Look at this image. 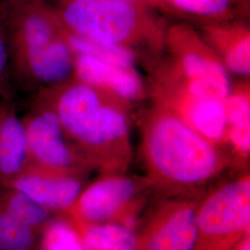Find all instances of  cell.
Masks as SVG:
<instances>
[{"label": "cell", "mask_w": 250, "mask_h": 250, "mask_svg": "<svg viewBox=\"0 0 250 250\" xmlns=\"http://www.w3.org/2000/svg\"><path fill=\"white\" fill-rule=\"evenodd\" d=\"M36 94L53 108L66 138L91 170L127 172L133 160V105L73 76Z\"/></svg>", "instance_id": "cell-1"}, {"label": "cell", "mask_w": 250, "mask_h": 250, "mask_svg": "<svg viewBox=\"0 0 250 250\" xmlns=\"http://www.w3.org/2000/svg\"><path fill=\"white\" fill-rule=\"evenodd\" d=\"M137 122L146 178L166 195L197 194L231 166L227 152L165 108L152 104Z\"/></svg>", "instance_id": "cell-2"}, {"label": "cell", "mask_w": 250, "mask_h": 250, "mask_svg": "<svg viewBox=\"0 0 250 250\" xmlns=\"http://www.w3.org/2000/svg\"><path fill=\"white\" fill-rule=\"evenodd\" d=\"M0 9L9 33L13 79L39 89L72 77L74 54L55 7L44 0H2Z\"/></svg>", "instance_id": "cell-3"}, {"label": "cell", "mask_w": 250, "mask_h": 250, "mask_svg": "<svg viewBox=\"0 0 250 250\" xmlns=\"http://www.w3.org/2000/svg\"><path fill=\"white\" fill-rule=\"evenodd\" d=\"M74 35L136 50L146 58L164 52L168 24L159 11L126 0H68L54 6Z\"/></svg>", "instance_id": "cell-4"}, {"label": "cell", "mask_w": 250, "mask_h": 250, "mask_svg": "<svg viewBox=\"0 0 250 250\" xmlns=\"http://www.w3.org/2000/svg\"><path fill=\"white\" fill-rule=\"evenodd\" d=\"M143 64L152 104L181 118L216 146H225L224 100L208 98L198 92L164 52L147 58Z\"/></svg>", "instance_id": "cell-5"}, {"label": "cell", "mask_w": 250, "mask_h": 250, "mask_svg": "<svg viewBox=\"0 0 250 250\" xmlns=\"http://www.w3.org/2000/svg\"><path fill=\"white\" fill-rule=\"evenodd\" d=\"M192 250H232L250 232V177L245 171L203 196Z\"/></svg>", "instance_id": "cell-6"}, {"label": "cell", "mask_w": 250, "mask_h": 250, "mask_svg": "<svg viewBox=\"0 0 250 250\" xmlns=\"http://www.w3.org/2000/svg\"><path fill=\"white\" fill-rule=\"evenodd\" d=\"M21 121L28 150L25 170L85 177L91 169L66 138L59 118L45 99L36 94Z\"/></svg>", "instance_id": "cell-7"}, {"label": "cell", "mask_w": 250, "mask_h": 250, "mask_svg": "<svg viewBox=\"0 0 250 250\" xmlns=\"http://www.w3.org/2000/svg\"><path fill=\"white\" fill-rule=\"evenodd\" d=\"M164 53L202 95L226 99L232 86L230 74L193 24L182 21L168 25Z\"/></svg>", "instance_id": "cell-8"}, {"label": "cell", "mask_w": 250, "mask_h": 250, "mask_svg": "<svg viewBox=\"0 0 250 250\" xmlns=\"http://www.w3.org/2000/svg\"><path fill=\"white\" fill-rule=\"evenodd\" d=\"M198 194L166 201L145 224L136 250H192L196 239Z\"/></svg>", "instance_id": "cell-9"}, {"label": "cell", "mask_w": 250, "mask_h": 250, "mask_svg": "<svg viewBox=\"0 0 250 250\" xmlns=\"http://www.w3.org/2000/svg\"><path fill=\"white\" fill-rule=\"evenodd\" d=\"M102 175L82 190L68 210L79 226L109 223L128 209L142 188L150 187L146 178H133L126 173Z\"/></svg>", "instance_id": "cell-10"}, {"label": "cell", "mask_w": 250, "mask_h": 250, "mask_svg": "<svg viewBox=\"0 0 250 250\" xmlns=\"http://www.w3.org/2000/svg\"><path fill=\"white\" fill-rule=\"evenodd\" d=\"M73 77L133 105L148 99L146 79L135 67L74 55Z\"/></svg>", "instance_id": "cell-11"}, {"label": "cell", "mask_w": 250, "mask_h": 250, "mask_svg": "<svg viewBox=\"0 0 250 250\" xmlns=\"http://www.w3.org/2000/svg\"><path fill=\"white\" fill-rule=\"evenodd\" d=\"M229 74L250 77V26L246 19L194 25Z\"/></svg>", "instance_id": "cell-12"}, {"label": "cell", "mask_w": 250, "mask_h": 250, "mask_svg": "<svg viewBox=\"0 0 250 250\" xmlns=\"http://www.w3.org/2000/svg\"><path fill=\"white\" fill-rule=\"evenodd\" d=\"M84 177L25 170L8 188L25 194L49 211H68L80 196Z\"/></svg>", "instance_id": "cell-13"}, {"label": "cell", "mask_w": 250, "mask_h": 250, "mask_svg": "<svg viewBox=\"0 0 250 250\" xmlns=\"http://www.w3.org/2000/svg\"><path fill=\"white\" fill-rule=\"evenodd\" d=\"M226 123L225 147L231 166L237 170L247 167L250 154V79L232 83L224 99Z\"/></svg>", "instance_id": "cell-14"}, {"label": "cell", "mask_w": 250, "mask_h": 250, "mask_svg": "<svg viewBox=\"0 0 250 250\" xmlns=\"http://www.w3.org/2000/svg\"><path fill=\"white\" fill-rule=\"evenodd\" d=\"M28 161L26 134L13 99H0V186L21 174Z\"/></svg>", "instance_id": "cell-15"}, {"label": "cell", "mask_w": 250, "mask_h": 250, "mask_svg": "<svg viewBox=\"0 0 250 250\" xmlns=\"http://www.w3.org/2000/svg\"><path fill=\"white\" fill-rule=\"evenodd\" d=\"M170 17L193 25L223 22L239 18L235 0H167Z\"/></svg>", "instance_id": "cell-16"}, {"label": "cell", "mask_w": 250, "mask_h": 250, "mask_svg": "<svg viewBox=\"0 0 250 250\" xmlns=\"http://www.w3.org/2000/svg\"><path fill=\"white\" fill-rule=\"evenodd\" d=\"M82 241L86 250H136L137 238L132 231L113 223L82 225Z\"/></svg>", "instance_id": "cell-17"}, {"label": "cell", "mask_w": 250, "mask_h": 250, "mask_svg": "<svg viewBox=\"0 0 250 250\" xmlns=\"http://www.w3.org/2000/svg\"><path fill=\"white\" fill-rule=\"evenodd\" d=\"M65 36L74 55L87 56L104 62L130 67H136L138 63H143L146 59L143 54L134 49L90 40L74 35L66 29Z\"/></svg>", "instance_id": "cell-18"}, {"label": "cell", "mask_w": 250, "mask_h": 250, "mask_svg": "<svg viewBox=\"0 0 250 250\" xmlns=\"http://www.w3.org/2000/svg\"><path fill=\"white\" fill-rule=\"evenodd\" d=\"M0 208L38 232L50 221L51 211L14 188L0 186Z\"/></svg>", "instance_id": "cell-19"}, {"label": "cell", "mask_w": 250, "mask_h": 250, "mask_svg": "<svg viewBox=\"0 0 250 250\" xmlns=\"http://www.w3.org/2000/svg\"><path fill=\"white\" fill-rule=\"evenodd\" d=\"M40 233L0 208V250H36Z\"/></svg>", "instance_id": "cell-20"}, {"label": "cell", "mask_w": 250, "mask_h": 250, "mask_svg": "<svg viewBox=\"0 0 250 250\" xmlns=\"http://www.w3.org/2000/svg\"><path fill=\"white\" fill-rule=\"evenodd\" d=\"M41 250H86L74 225L64 220H50L40 233Z\"/></svg>", "instance_id": "cell-21"}, {"label": "cell", "mask_w": 250, "mask_h": 250, "mask_svg": "<svg viewBox=\"0 0 250 250\" xmlns=\"http://www.w3.org/2000/svg\"><path fill=\"white\" fill-rule=\"evenodd\" d=\"M9 33L0 9V99H13L14 88L11 83Z\"/></svg>", "instance_id": "cell-22"}, {"label": "cell", "mask_w": 250, "mask_h": 250, "mask_svg": "<svg viewBox=\"0 0 250 250\" xmlns=\"http://www.w3.org/2000/svg\"><path fill=\"white\" fill-rule=\"evenodd\" d=\"M144 2L151 7L152 9H156L157 11L161 12L165 15L170 16V8L167 0H143Z\"/></svg>", "instance_id": "cell-23"}, {"label": "cell", "mask_w": 250, "mask_h": 250, "mask_svg": "<svg viewBox=\"0 0 250 250\" xmlns=\"http://www.w3.org/2000/svg\"><path fill=\"white\" fill-rule=\"evenodd\" d=\"M239 18L246 19L250 14V0H235Z\"/></svg>", "instance_id": "cell-24"}, {"label": "cell", "mask_w": 250, "mask_h": 250, "mask_svg": "<svg viewBox=\"0 0 250 250\" xmlns=\"http://www.w3.org/2000/svg\"><path fill=\"white\" fill-rule=\"evenodd\" d=\"M232 250H250V232L245 234L241 240L233 247Z\"/></svg>", "instance_id": "cell-25"}, {"label": "cell", "mask_w": 250, "mask_h": 250, "mask_svg": "<svg viewBox=\"0 0 250 250\" xmlns=\"http://www.w3.org/2000/svg\"><path fill=\"white\" fill-rule=\"evenodd\" d=\"M63 1H68V0H57L58 3H59V2H63ZM126 1H132V2H137V3H144V4H146L143 0H126ZM147 6H148V5H147Z\"/></svg>", "instance_id": "cell-26"}]
</instances>
